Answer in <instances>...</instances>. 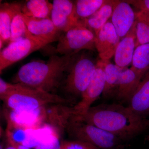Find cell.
Returning <instances> with one entry per match:
<instances>
[{
    "instance_id": "1",
    "label": "cell",
    "mask_w": 149,
    "mask_h": 149,
    "mask_svg": "<svg viewBox=\"0 0 149 149\" xmlns=\"http://www.w3.org/2000/svg\"><path fill=\"white\" fill-rule=\"evenodd\" d=\"M80 117L125 143L149 130V119L120 104H102L91 107L84 116Z\"/></svg>"
},
{
    "instance_id": "2",
    "label": "cell",
    "mask_w": 149,
    "mask_h": 149,
    "mask_svg": "<svg viewBox=\"0 0 149 149\" xmlns=\"http://www.w3.org/2000/svg\"><path fill=\"white\" fill-rule=\"evenodd\" d=\"M77 55H54L47 61L30 62L19 68L14 82L52 93L60 85Z\"/></svg>"
},
{
    "instance_id": "3",
    "label": "cell",
    "mask_w": 149,
    "mask_h": 149,
    "mask_svg": "<svg viewBox=\"0 0 149 149\" xmlns=\"http://www.w3.org/2000/svg\"><path fill=\"white\" fill-rule=\"evenodd\" d=\"M1 100L16 112L33 111L47 105L65 104L70 101L52 93L20 83L2 80L0 84Z\"/></svg>"
},
{
    "instance_id": "4",
    "label": "cell",
    "mask_w": 149,
    "mask_h": 149,
    "mask_svg": "<svg viewBox=\"0 0 149 149\" xmlns=\"http://www.w3.org/2000/svg\"><path fill=\"white\" fill-rule=\"evenodd\" d=\"M65 131L72 140L86 142L100 149H125V143L113 134L72 115Z\"/></svg>"
},
{
    "instance_id": "5",
    "label": "cell",
    "mask_w": 149,
    "mask_h": 149,
    "mask_svg": "<svg viewBox=\"0 0 149 149\" xmlns=\"http://www.w3.org/2000/svg\"><path fill=\"white\" fill-rule=\"evenodd\" d=\"M96 64L87 55H77L65 80L64 89L67 93L81 97L94 74Z\"/></svg>"
},
{
    "instance_id": "6",
    "label": "cell",
    "mask_w": 149,
    "mask_h": 149,
    "mask_svg": "<svg viewBox=\"0 0 149 149\" xmlns=\"http://www.w3.org/2000/svg\"><path fill=\"white\" fill-rule=\"evenodd\" d=\"M95 40V33L85 25L73 27L61 35L56 52L61 55H74L83 50L94 51Z\"/></svg>"
},
{
    "instance_id": "7",
    "label": "cell",
    "mask_w": 149,
    "mask_h": 149,
    "mask_svg": "<svg viewBox=\"0 0 149 149\" xmlns=\"http://www.w3.org/2000/svg\"><path fill=\"white\" fill-rule=\"evenodd\" d=\"M50 43L40 38H25L8 44L0 52V72Z\"/></svg>"
},
{
    "instance_id": "8",
    "label": "cell",
    "mask_w": 149,
    "mask_h": 149,
    "mask_svg": "<svg viewBox=\"0 0 149 149\" xmlns=\"http://www.w3.org/2000/svg\"><path fill=\"white\" fill-rule=\"evenodd\" d=\"M107 62L100 59L96 63L95 72L88 87L82 94L81 100L73 107L75 115L84 116L92 104L102 94L105 83L104 70Z\"/></svg>"
},
{
    "instance_id": "9",
    "label": "cell",
    "mask_w": 149,
    "mask_h": 149,
    "mask_svg": "<svg viewBox=\"0 0 149 149\" xmlns=\"http://www.w3.org/2000/svg\"><path fill=\"white\" fill-rule=\"evenodd\" d=\"M52 4L51 19L60 31L66 32L73 27L85 25L76 15L74 2L69 0H54Z\"/></svg>"
},
{
    "instance_id": "10",
    "label": "cell",
    "mask_w": 149,
    "mask_h": 149,
    "mask_svg": "<svg viewBox=\"0 0 149 149\" xmlns=\"http://www.w3.org/2000/svg\"><path fill=\"white\" fill-rule=\"evenodd\" d=\"M120 41L111 21H109L95 34V46L100 59L109 61L114 56Z\"/></svg>"
},
{
    "instance_id": "11",
    "label": "cell",
    "mask_w": 149,
    "mask_h": 149,
    "mask_svg": "<svg viewBox=\"0 0 149 149\" xmlns=\"http://www.w3.org/2000/svg\"><path fill=\"white\" fill-rule=\"evenodd\" d=\"M111 22L120 38L130 31L136 21V12L126 1H113Z\"/></svg>"
},
{
    "instance_id": "12",
    "label": "cell",
    "mask_w": 149,
    "mask_h": 149,
    "mask_svg": "<svg viewBox=\"0 0 149 149\" xmlns=\"http://www.w3.org/2000/svg\"><path fill=\"white\" fill-rule=\"evenodd\" d=\"M21 15L29 32L35 37L50 42L58 41L63 32L58 30L51 19L39 18Z\"/></svg>"
},
{
    "instance_id": "13",
    "label": "cell",
    "mask_w": 149,
    "mask_h": 149,
    "mask_svg": "<svg viewBox=\"0 0 149 149\" xmlns=\"http://www.w3.org/2000/svg\"><path fill=\"white\" fill-rule=\"evenodd\" d=\"M145 74L132 68H121L116 98L121 103H129L133 94Z\"/></svg>"
},
{
    "instance_id": "14",
    "label": "cell",
    "mask_w": 149,
    "mask_h": 149,
    "mask_svg": "<svg viewBox=\"0 0 149 149\" xmlns=\"http://www.w3.org/2000/svg\"><path fill=\"white\" fill-rule=\"evenodd\" d=\"M136 23H135L126 36L120 40L115 52V65L120 68H126L132 64L136 49Z\"/></svg>"
},
{
    "instance_id": "15",
    "label": "cell",
    "mask_w": 149,
    "mask_h": 149,
    "mask_svg": "<svg viewBox=\"0 0 149 149\" xmlns=\"http://www.w3.org/2000/svg\"><path fill=\"white\" fill-rule=\"evenodd\" d=\"M24 2H11L0 5V41L10 43L12 22L17 14L22 12Z\"/></svg>"
},
{
    "instance_id": "16",
    "label": "cell",
    "mask_w": 149,
    "mask_h": 149,
    "mask_svg": "<svg viewBox=\"0 0 149 149\" xmlns=\"http://www.w3.org/2000/svg\"><path fill=\"white\" fill-rule=\"evenodd\" d=\"M128 107L140 116L147 118L149 115V70L134 92Z\"/></svg>"
},
{
    "instance_id": "17",
    "label": "cell",
    "mask_w": 149,
    "mask_h": 149,
    "mask_svg": "<svg viewBox=\"0 0 149 149\" xmlns=\"http://www.w3.org/2000/svg\"><path fill=\"white\" fill-rule=\"evenodd\" d=\"M113 6V1H107L94 15L89 18L83 19V23L95 35L111 18Z\"/></svg>"
},
{
    "instance_id": "18",
    "label": "cell",
    "mask_w": 149,
    "mask_h": 149,
    "mask_svg": "<svg viewBox=\"0 0 149 149\" xmlns=\"http://www.w3.org/2000/svg\"><path fill=\"white\" fill-rule=\"evenodd\" d=\"M52 9L53 4L49 1L30 0L24 3L22 13L30 17L51 19Z\"/></svg>"
},
{
    "instance_id": "19",
    "label": "cell",
    "mask_w": 149,
    "mask_h": 149,
    "mask_svg": "<svg viewBox=\"0 0 149 149\" xmlns=\"http://www.w3.org/2000/svg\"><path fill=\"white\" fill-rule=\"evenodd\" d=\"M121 69L109 61L107 62L104 70L105 83L102 94L104 98L116 95Z\"/></svg>"
},
{
    "instance_id": "20",
    "label": "cell",
    "mask_w": 149,
    "mask_h": 149,
    "mask_svg": "<svg viewBox=\"0 0 149 149\" xmlns=\"http://www.w3.org/2000/svg\"><path fill=\"white\" fill-rule=\"evenodd\" d=\"M136 48L149 43V12L139 10L136 12Z\"/></svg>"
},
{
    "instance_id": "21",
    "label": "cell",
    "mask_w": 149,
    "mask_h": 149,
    "mask_svg": "<svg viewBox=\"0 0 149 149\" xmlns=\"http://www.w3.org/2000/svg\"><path fill=\"white\" fill-rule=\"evenodd\" d=\"M131 68L146 74L149 70V43L136 48Z\"/></svg>"
},
{
    "instance_id": "22",
    "label": "cell",
    "mask_w": 149,
    "mask_h": 149,
    "mask_svg": "<svg viewBox=\"0 0 149 149\" xmlns=\"http://www.w3.org/2000/svg\"><path fill=\"white\" fill-rule=\"evenodd\" d=\"M107 1L77 0L74 1L77 17L81 20L86 19L95 13Z\"/></svg>"
},
{
    "instance_id": "23",
    "label": "cell",
    "mask_w": 149,
    "mask_h": 149,
    "mask_svg": "<svg viewBox=\"0 0 149 149\" xmlns=\"http://www.w3.org/2000/svg\"><path fill=\"white\" fill-rule=\"evenodd\" d=\"M25 38H40L35 37L29 32L20 12L14 17L11 24L10 43Z\"/></svg>"
},
{
    "instance_id": "24",
    "label": "cell",
    "mask_w": 149,
    "mask_h": 149,
    "mask_svg": "<svg viewBox=\"0 0 149 149\" xmlns=\"http://www.w3.org/2000/svg\"><path fill=\"white\" fill-rule=\"evenodd\" d=\"M52 136L47 141L40 142L34 149H60L61 142L60 134L52 129Z\"/></svg>"
},
{
    "instance_id": "25",
    "label": "cell",
    "mask_w": 149,
    "mask_h": 149,
    "mask_svg": "<svg viewBox=\"0 0 149 149\" xmlns=\"http://www.w3.org/2000/svg\"><path fill=\"white\" fill-rule=\"evenodd\" d=\"M60 149H100L93 145L78 140H65L61 142Z\"/></svg>"
},
{
    "instance_id": "26",
    "label": "cell",
    "mask_w": 149,
    "mask_h": 149,
    "mask_svg": "<svg viewBox=\"0 0 149 149\" xmlns=\"http://www.w3.org/2000/svg\"><path fill=\"white\" fill-rule=\"evenodd\" d=\"M126 1L139 9V10L149 12V0H130Z\"/></svg>"
},
{
    "instance_id": "27",
    "label": "cell",
    "mask_w": 149,
    "mask_h": 149,
    "mask_svg": "<svg viewBox=\"0 0 149 149\" xmlns=\"http://www.w3.org/2000/svg\"><path fill=\"white\" fill-rule=\"evenodd\" d=\"M6 145L4 146V149H30V148L7 140Z\"/></svg>"
},
{
    "instance_id": "28",
    "label": "cell",
    "mask_w": 149,
    "mask_h": 149,
    "mask_svg": "<svg viewBox=\"0 0 149 149\" xmlns=\"http://www.w3.org/2000/svg\"><path fill=\"white\" fill-rule=\"evenodd\" d=\"M146 140L147 141H149V135L147 136L146 137Z\"/></svg>"
}]
</instances>
